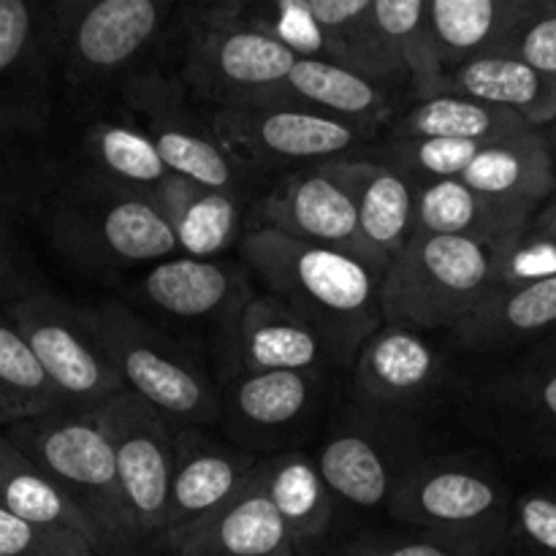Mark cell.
Instances as JSON below:
<instances>
[{"label": "cell", "mask_w": 556, "mask_h": 556, "mask_svg": "<svg viewBox=\"0 0 556 556\" xmlns=\"http://www.w3.org/2000/svg\"><path fill=\"white\" fill-rule=\"evenodd\" d=\"M242 255L275 299L313 324L340 356L362 348L378 331L386 275L380 266L299 242L275 228L250 233Z\"/></svg>", "instance_id": "1"}, {"label": "cell", "mask_w": 556, "mask_h": 556, "mask_svg": "<svg viewBox=\"0 0 556 556\" xmlns=\"http://www.w3.org/2000/svg\"><path fill=\"white\" fill-rule=\"evenodd\" d=\"M494 291V248L416 233L383 275V320L416 331L456 329Z\"/></svg>", "instance_id": "2"}, {"label": "cell", "mask_w": 556, "mask_h": 556, "mask_svg": "<svg viewBox=\"0 0 556 556\" xmlns=\"http://www.w3.org/2000/svg\"><path fill=\"white\" fill-rule=\"evenodd\" d=\"M5 438L79 505L101 535L106 554L136 538L119 489L114 448L96 413H52L14 424Z\"/></svg>", "instance_id": "3"}, {"label": "cell", "mask_w": 556, "mask_h": 556, "mask_svg": "<svg viewBox=\"0 0 556 556\" xmlns=\"http://www.w3.org/2000/svg\"><path fill=\"white\" fill-rule=\"evenodd\" d=\"M81 313L123 378L125 391L141 396L166 418L195 424L215 421V391L204 369L188 353L117 302Z\"/></svg>", "instance_id": "4"}, {"label": "cell", "mask_w": 556, "mask_h": 556, "mask_svg": "<svg viewBox=\"0 0 556 556\" xmlns=\"http://www.w3.org/2000/svg\"><path fill=\"white\" fill-rule=\"evenodd\" d=\"M0 313L25 337L68 410L96 413L125 391L81 309L33 288L0 304Z\"/></svg>", "instance_id": "5"}, {"label": "cell", "mask_w": 556, "mask_h": 556, "mask_svg": "<svg viewBox=\"0 0 556 556\" xmlns=\"http://www.w3.org/2000/svg\"><path fill=\"white\" fill-rule=\"evenodd\" d=\"M52 233L60 248L101 264L161 261L179 248L155 201L101 188L71 190L54 210Z\"/></svg>", "instance_id": "6"}, {"label": "cell", "mask_w": 556, "mask_h": 556, "mask_svg": "<svg viewBox=\"0 0 556 556\" xmlns=\"http://www.w3.org/2000/svg\"><path fill=\"white\" fill-rule=\"evenodd\" d=\"M96 418L114 448L119 489L134 532L161 538L177 462L168 418L130 391L98 407Z\"/></svg>", "instance_id": "7"}, {"label": "cell", "mask_w": 556, "mask_h": 556, "mask_svg": "<svg viewBox=\"0 0 556 556\" xmlns=\"http://www.w3.org/2000/svg\"><path fill=\"white\" fill-rule=\"evenodd\" d=\"M299 58L296 47L275 30L215 25L190 43L188 76L199 90L231 109L282 92Z\"/></svg>", "instance_id": "8"}, {"label": "cell", "mask_w": 556, "mask_h": 556, "mask_svg": "<svg viewBox=\"0 0 556 556\" xmlns=\"http://www.w3.org/2000/svg\"><path fill=\"white\" fill-rule=\"evenodd\" d=\"M264 220L266 228L288 233L299 242L337 250L389 269V261L364 239L356 204L329 163L288 177L266 199Z\"/></svg>", "instance_id": "9"}, {"label": "cell", "mask_w": 556, "mask_h": 556, "mask_svg": "<svg viewBox=\"0 0 556 556\" xmlns=\"http://www.w3.org/2000/svg\"><path fill=\"white\" fill-rule=\"evenodd\" d=\"M217 128L228 144L266 161H318L345 152L358 128L302 106L288 96L223 109Z\"/></svg>", "instance_id": "10"}, {"label": "cell", "mask_w": 556, "mask_h": 556, "mask_svg": "<svg viewBox=\"0 0 556 556\" xmlns=\"http://www.w3.org/2000/svg\"><path fill=\"white\" fill-rule=\"evenodd\" d=\"M60 52V20L25 0H0V130L47 119L49 60Z\"/></svg>", "instance_id": "11"}, {"label": "cell", "mask_w": 556, "mask_h": 556, "mask_svg": "<svg viewBox=\"0 0 556 556\" xmlns=\"http://www.w3.org/2000/svg\"><path fill=\"white\" fill-rule=\"evenodd\" d=\"M161 14L155 0H101L79 9L76 20L60 22L68 79L81 85L117 74L150 47Z\"/></svg>", "instance_id": "12"}, {"label": "cell", "mask_w": 556, "mask_h": 556, "mask_svg": "<svg viewBox=\"0 0 556 556\" xmlns=\"http://www.w3.org/2000/svg\"><path fill=\"white\" fill-rule=\"evenodd\" d=\"M462 182L476 190L510 228L521 231L556 188L554 157L541 128L483 144Z\"/></svg>", "instance_id": "13"}, {"label": "cell", "mask_w": 556, "mask_h": 556, "mask_svg": "<svg viewBox=\"0 0 556 556\" xmlns=\"http://www.w3.org/2000/svg\"><path fill=\"white\" fill-rule=\"evenodd\" d=\"M177 556H293L296 546L266 486V465L217 514L193 530L163 541Z\"/></svg>", "instance_id": "14"}, {"label": "cell", "mask_w": 556, "mask_h": 556, "mask_svg": "<svg viewBox=\"0 0 556 556\" xmlns=\"http://www.w3.org/2000/svg\"><path fill=\"white\" fill-rule=\"evenodd\" d=\"M172 497L161 543L193 530L223 508L255 472V459L185 432L174 440Z\"/></svg>", "instance_id": "15"}, {"label": "cell", "mask_w": 556, "mask_h": 556, "mask_svg": "<svg viewBox=\"0 0 556 556\" xmlns=\"http://www.w3.org/2000/svg\"><path fill=\"white\" fill-rule=\"evenodd\" d=\"M239 364L244 372H313L334 348L296 309L275 296L250 299L237 318Z\"/></svg>", "instance_id": "16"}, {"label": "cell", "mask_w": 556, "mask_h": 556, "mask_svg": "<svg viewBox=\"0 0 556 556\" xmlns=\"http://www.w3.org/2000/svg\"><path fill=\"white\" fill-rule=\"evenodd\" d=\"M329 166L356 204L364 239L391 264L416 237L418 190L410 177L375 161H334Z\"/></svg>", "instance_id": "17"}, {"label": "cell", "mask_w": 556, "mask_h": 556, "mask_svg": "<svg viewBox=\"0 0 556 556\" xmlns=\"http://www.w3.org/2000/svg\"><path fill=\"white\" fill-rule=\"evenodd\" d=\"M462 96L489 106L508 109L532 128L556 119V79L510 54H483L467 60L443 79L440 96Z\"/></svg>", "instance_id": "18"}, {"label": "cell", "mask_w": 556, "mask_h": 556, "mask_svg": "<svg viewBox=\"0 0 556 556\" xmlns=\"http://www.w3.org/2000/svg\"><path fill=\"white\" fill-rule=\"evenodd\" d=\"M535 0H432L427 22L443 74L467 60L497 54Z\"/></svg>", "instance_id": "19"}, {"label": "cell", "mask_w": 556, "mask_h": 556, "mask_svg": "<svg viewBox=\"0 0 556 556\" xmlns=\"http://www.w3.org/2000/svg\"><path fill=\"white\" fill-rule=\"evenodd\" d=\"M293 9L309 22L331 63L351 68L383 87L405 76L372 22V0H296Z\"/></svg>", "instance_id": "20"}, {"label": "cell", "mask_w": 556, "mask_h": 556, "mask_svg": "<svg viewBox=\"0 0 556 556\" xmlns=\"http://www.w3.org/2000/svg\"><path fill=\"white\" fill-rule=\"evenodd\" d=\"M438 372V353L407 326L386 324L358 351L356 380L369 400L410 402L434 383Z\"/></svg>", "instance_id": "21"}, {"label": "cell", "mask_w": 556, "mask_h": 556, "mask_svg": "<svg viewBox=\"0 0 556 556\" xmlns=\"http://www.w3.org/2000/svg\"><path fill=\"white\" fill-rule=\"evenodd\" d=\"M497 503V489L486 478L459 467H445L410 478L394 494V514L416 525L465 527L486 519Z\"/></svg>", "instance_id": "22"}, {"label": "cell", "mask_w": 556, "mask_h": 556, "mask_svg": "<svg viewBox=\"0 0 556 556\" xmlns=\"http://www.w3.org/2000/svg\"><path fill=\"white\" fill-rule=\"evenodd\" d=\"M157 206L190 258H210L231 242L239 226L237 193L212 190L172 174L155 193Z\"/></svg>", "instance_id": "23"}, {"label": "cell", "mask_w": 556, "mask_h": 556, "mask_svg": "<svg viewBox=\"0 0 556 556\" xmlns=\"http://www.w3.org/2000/svg\"><path fill=\"white\" fill-rule=\"evenodd\" d=\"M282 96L356 128L386 114L383 87L356 71L309 54H302L293 65L282 85Z\"/></svg>", "instance_id": "24"}, {"label": "cell", "mask_w": 556, "mask_h": 556, "mask_svg": "<svg viewBox=\"0 0 556 556\" xmlns=\"http://www.w3.org/2000/svg\"><path fill=\"white\" fill-rule=\"evenodd\" d=\"M527 130L535 128L516 112L445 92L407 109L394 123V139H459L492 144Z\"/></svg>", "instance_id": "25"}, {"label": "cell", "mask_w": 556, "mask_h": 556, "mask_svg": "<svg viewBox=\"0 0 556 556\" xmlns=\"http://www.w3.org/2000/svg\"><path fill=\"white\" fill-rule=\"evenodd\" d=\"M556 324V277L530 286L494 291L476 313L456 326L470 351H497Z\"/></svg>", "instance_id": "26"}, {"label": "cell", "mask_w": 556, "mask_h": 556, "mask_svg": "<svg viewBox=\"0 0 556 556\" xmlns=\"http://www.w3.org/2000/svg\"><path fill=\"white\" fill-rule=\"evenodd\" d=\"M416 233L462 237L497 250L500 244H505L519 231L510 228L462 179H440V182H427L418 190Z\"/></svg>", "instance_id": "27"}, {"label": "cell", "mask_w": 556, "mask_h": 556, "mask_svg": "<svg viewBox=\"0 0 556 556\" xmlns=\"http://www.w3.org/2000/svg\"><path fill=\"white\" fill-rule=\"evenodd\" d=\"M427 0H372V22L421 101L443 92V65L427 22Z\"/></svg>", "instance_id": "28"}, {"label": "cell", "mask_w": 556, "mask_h": 556, "mask_svg": "<svg viewBox=\"0 0 556 556\" xmlns=\"http://www.w3.org/2000/svg\"><path fill=\"white\" fill-rule=\"evenodd\" d=\"M63 410H68V405L43 372L36 353L0 313V424L14 427Z\"/></svg>", "instance_id": "29"}, {"label": "cell", "mask_w": 556, "mask_h": 556, "mask_svg": "<svg viewBox=\"0 0 556 556\" xmlns=\"http://www.w3.org/2000/svg\"><path fill=\"white\" fill-rule=\"evenodd\" d=\"M266 486L293 546H307L324 535L331 521V492L318 465L304 454L282 456L266 465Z\"/></svg>", "instance_id": "30"}, {"label": "cell", "mask_w": 556, "mask_h": 556, "mask_svg": "<svg viewBox=\"0 0 556 556\" xmlns=\"http://www.w3.org/2000/svg\"><path fill=\"white\" fill-rule=\"evenodd\" d=\"M237 288L231 271L206 258H172L157 264L144 277V293L163 313L179 318H201L228 302Z\"/></svg>", "instance_id": "31"}, {"label": "cell", "mask_w": 556, "mask_h": 556, "mask_svg": "<svg viewBox=\"0 0 556 556\" xmlns=\"http://www.w3.org/2000/svg\"><path fill=\"white\" fill-rule=\"evenodd\" d=\"M0 505L20 519L43 527V530L71 532V535L85 538L98 554H106L101 535L90 525V519L81 514L79 505L58 483L49 481L38 467H33L25 456L16 462L9 481L0 489Z\"/></svg>", "instance_id": "32"}, {"label": "cell", "mask_w": 556, "mask_h": 556, "mask_svg": "<svg viewBox=\"0 0 556 556\" xmlns=\"http://www.w3.org/2000/svg\"><path fill=\"white\" fill-rule=\"evenodd\" d=\"M147 139L155 144L161 161L177 177L193 179L195 185L212 190H228V193L237 188V166L226 155V150L190 125L172 117H157L147 128Z\"/></svg>", "instance_id": "33"}, {"label": "cell", "mask_w": 556, "mask_h": 556, "mask_svg": "<svg viewBox=\"0 0 556 556\" xmlns=\"http://www.w3.org/2000/svg\"><path fill=\"white\" fill-rule=\"evenodd\" d=\"M318 470L331 494L358 508H375L389 494L391 476L383 456L358 434H340L329 440L318 456Z\"/></svg>", "instance_id": "34"}, {"label": "cell", "mask_w": 556, "mask_h": 556, "mask_svg": "<svg viewBox=\"0 0 556 556\" xmlns=\"http://www.w3.org/2000/svg\"><path fill=\"white\" fill-rule=\"evenodd\" d=\"M87 147L106 177L150 190V199H155L157 188L172 177L147 134H136L123 125H96L87 136Z\"/></svg>", "instance_id": "35"}, {"label": "cell", "mask_w": 556, "mask_h": 556, "mask_svg": "<svg viewBox=\"0 0 556 556\" xmlns=\"http://www.w3.org/2000/svg\"><path fill=\"white\" fill-rule=\"evenodd\" d=\"M307 372H261L250 375L233 383L231 402L244 421L255 427H282L302 416L309 402Z\"/></svg>", "instance_id": "36"}, {"label": "cell", "mask_w": 556, "mask_h": 556, "mask_svg": "<svg viewBox=\"0 0 556 556\" xmlns=\"http://www.w3.org/2000/svg\"><path fill=\"white\" fill-rule=\"evenodd\" d=\"M552 277H556V233L538 220L494 250V291H508Z\"/></svg>", "instance_id": "37"}, {"label": "cell", "mask_w": 556, "mask_h": 556, "mask_svg": "<svg viewBox=\"0 0 556 556\" xmlns=\"http://www.w3.org/2000/svg\"><path fill=\"white\" fill-rule=\"evenodd\" d=\"M481 141L459 139H396L389 150L391 166L405 177H427L429 182L459 179L481 152Z\"/></svg>", "instance_id": "38"}, {"label": "cell", "mask_w": 556, "mask_h": 556, "mask_svg": "<svg viewBox=\"0 0 556 556\" xmlns=\"http://www.w3.org/2000/svg\"><path fill=\"white\" fill-rule=\"evenodd\" d=\"M0 556H101L85 538L52 532L0 505Z\"/></svg>", "instance_id": "39"}, {"label": "cell", "mask_w": 556, "mask_h": 556, "mask_svg": "<svg viewBox=\"0 0 556 556\" xmlns=\"http://www.w3.org/2000/svg\"><path fill=\"white\" fill-rule=\"evenodd\" d=\"M497 54L525 60L541 74L556 79V3H532Z\"/></svg>", "instance_id": "40"}, {"label": "cell", "mask_w": 556, "mask_h": 556, "mask_svg": "<svg viewBox=\"0 0 556 556\" xmlns=\"http://www.w3.org/2000/svg\"><path fill=\"white\" fill-rule=\"evenodd\" d=\"M519 527L543 556H556V500L530 494L519 505Z\"/></svg>", "instance_id": "41"}, {"label": "cell", "mask_w": 556, "mask_h": 556, "mask_svg": "<svg viewBox=\"0 0 556 556\" xmlns=\"http://www.w3.org/2000/svg\"><path fill=\"white\" fill-rule=\"evenodd\" d=\"M345 556H472L465 548L440 546L432 541H364L345 552Z\"/></svg>", "instance_id": "42"}, {"label": "cell", "mask_w": 556, "mask_h": 556, "mask_svg": "<svg viewBox=\"0 0 556 556\" xmlns=\"http://www.w3.org/2000/svg\"><path fill=\"white\" fill-rule=\"evenodd\" d=\"M33 291L20 277V261H16V242L11 233L9 217L0 210V304Z\"/></svg>", "instance_id": "43"}, {"label": "cell", "mask_w": 556, "mask_h": 556, "mask_svg": "<svg viewBox=\"0 0 556 556\" xmlns=\"http://www.w3.org/2000/svg\"><path fill=\"white\" fill-rule=\"evenodd\" d=\"M20 459H22L20 451L11 445V440L5 438V434H0V489H3V483L9 481L11 470H14Z\"/></svg>", "instance_id": "44"}, {"label": "cell", "mask_w": 556, "mask_h": 556, "mask_svg": "<svg viewBox=\"0 0 556 556\" xmlns=\"http://www.w3.org/2000/svg\"><path fill=\"white\" fill-rule=\"evenodd\" d=\"M538 402L548 416L556 418V375H548L541 386H538Z\"/></svg>", "instance_id": "45"}, {"label": "cell", "mask_w": 556, "mask_h": 556, "mask_svg": "<svg viewBox=\"0 0 556 556\" xmlns=\"http://www.w3.org/2000/svg\"><path fill=\"white\" fill-rule=\"evenodd\" d=\"M535 220L541 223V226H546L552 233H556V199L548 204V210L543 212L541 217H535Z\"/></svg>", "instance_id": "46"}]
</instances>
